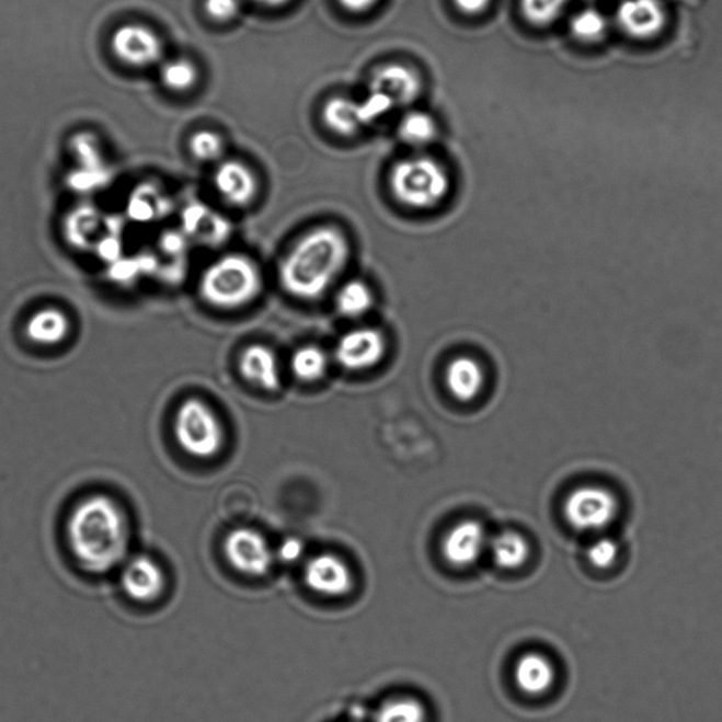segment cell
<instances>
[{"mask_svg":"<svg viewBox=\"0 0 722 722\" xmlns=\"http://www.w3.org/2000/svg\"><path fill=\"white\" fill-rule=\"evenodd\" d=\"M239 0H205V12L215 22L233 21L239 14Z\"/></svg>","mask_w":722,"mask_h":722,"instance_id":"cell-32","label":"cell"},{"mask_svg":"<svg viewBox=\"0 0 722 722\" xmlns=\"http://www.w3.org/2000/svg\"><path fill=\"white\" fill-rule=\"evenodd\" d=\"M608 27L607 19L597 9H584L574 14L570 22V32L583 43L601 41Z\"/></svg>","mask_w":722,"mask_h":722,"instance_id":"cell-27","label":"cell"},{"mask_svg":"<svg viewBox=\"0 0 722 722\" xmlns=\"http://www.w3.org/2000/svg\"><path fill=\"white\" fill-rule=\"evenodd\" d=\"M386 352V337L378 329L358 328L339 339L335 358L348 371H365L376 367Z\"/></svg>","mask_w":722,"mask_h":722,"instance_id":"cell-9","label":"cell"},{"mask_svg":"<svg viewBox=\"0 0 722 722\" xmlns=\"http://www.w3.org/2000/svg\"><path fill=\"white\" fill-rule=\"evenodd\" d=\"M490 538L478 520H463L444 540V557L451 566L469 568L489 549Z\"/></svg>","mask_w":722,"mask_h":722,"instance_id":"cell-14","label":"cell"},{"mask_svg":"<svg viewBox=\"0 0 722 722\" xmlns=\"http://www.w3.org/2000/svg\"><path fill=\"white\" fill-rule=\"evenodd\" d=\"M64 535L73 562L93 576L116 572L130 557L129 515L110 493L96 491L76 501L67 514Z\"/></svg>","mask_w":722,"mask_h":722,"instance_id":"cell-1","label":"cell"},{"mask_svg":"<svg viewBox=\"0 0 722 722\" xmlns=\"http://www.w3.org/2000/svg\"><path fill=\"white\" fill-rule=\"evenodd\" d=\"M620 557V547L611 538H598L594 540L587 550V558L594 568L610 569Z\"/></svg>","mask_w":722,"mask_h":722,"instance_id":"cell-30","label":"cell"},{"mask_svg":"<svg viewBox=\"0 0 722 722\" xmlns=\"http://www.w3.org/2000/svg\"><path fill=\"white\" fill-rule=\"evenodd\" d=\"M438 125L429 113L422 111L408 112L398 126V136L408 146L425 147L435 140Z\"/></svg>","mask_w":722,"mask_h":722,"instance_id":"cell-23","label":"cell"},{"mask_svg":"<svg viewBox=\"0 0 722 722\" xmlns=\"http://www.w3.org/2000/svg\"><path fill=\"white\" fill-rule=\"evenodd\" d=\"M484 371L471 357H458L446 368V385L460 401L474 400L484 385Z\"/></svg>","mask_w":722,"mask_h":722,"instance_id":"cell-18","label":"cell"},{"mask_svg":"<svg viewBox=\"0 0 722 722\" xmlns=\"http://www.w3.org/2000/svg\"><path fill=\"white\" fill-rule=\"evenodd\" d=\"M375 303L371 288L360 279H352L339 289L336 296V308L339 313L345 318L356 319L365 317Z\"/></svg>","mask_w":722,"mask_h":722,"instance_id":"cell-22","label":"cell"},{"mask_svg":"<svg viewBox=\"0 0 722 722\" xmlns=\"http://www.w3.org/2000/svg\"><path fill=\"white\" fill-rule=\"evenodd\" d=\"M224 552L230 566L245 576L262 577L273 566L274 554L263 535L238 528L226 537Z\"/></svg>","mask_w":722,"mask_h":722,"instance_id":"cell-7","label":"cell"},{"mask_svg":"<svg viewBox=\"0 0 722 722\" xmlns=\"http://www.w3.org/2000/svg\"><path fill=\"white\" fill-rule=\"evenodd\" d=\"M358 103H360V112L365 126L380 119L381 116H385L386 113L396 107L394 102L377 92H368L366 100Z\"/></svg>","mask_w":722,"mask_h":722,"instance_id":"cell-31","label":"cell"},{"mask_svg":"<svg viewBox=\"0 0 722 722\" xmlns=\"http://www.w3.org/2000/svg\"><path fill=\"white\" fill-rule=\"evenodd\" d=\"M239 371L250 385L265 391H277L282 386L278 362L272 348L263 345L245 347L239 358Z\"/></svg>","mask_w":722,"mask_h":722,"instance_id":"cell-16","label":"cell"},{"mask_svg":"<svg viewBox=\"0 0 722 722\" xmlns=\"http://www.w3.org/2000/svg\"><path fill=\"white\" fill-rule=\"evenodd\" d=\"M255 3L263 4V7L278 8L287 4L289 0H254Z\"/></svg>","mask_w":722,"mask_h":722,"instance_id":"cell-36","label":"cell"},{"mask_svg":"<svg viewBox=\"0 0 722 722\" xmlns=\"http://www.w3.org/2000/svg\"><path fill=\"white\" fill-rule=\"evenodd\" d=\"M27 336L38 345L61 343L70 333V319L57 308H44L34 313L26 326Z\"/></svg>","mask_w":722,"mask_h":722,"instance_id":"cell-20","label":"cell"},{"mask_svg":"<svg viewBox=\"0 0 722 722\" xmlns=\"http://www.w3.org/2000/svg\"><path fill=\"white\" fill-rule=\"evenodd\" d=\"M424 704L410 697L387 701L378 709L375 722H426Z\"/></svg>","mask_w":722,"mask_h":722,"instance_id":"cell-25","label":"cell"},{"mask_svg":"<svg viewBox=\"0 0 722 722\" xmlns=\"http://www.w3.org/2000/svg\"><path fill=\"white\" fill-rule=\"evenodd\" d=\"M263 289L262 273L252 259L226 254L205 268L199 282L204 301L220 309H238L253 302Z\"/></svg>","mask_w":722,"mask_h":722,"instance_id":"cell-3","label":"cell"},{"mask_svg":"<svg viewBox=\"0 0 722 722\" xmlns=\"http://www.w3.org/2000/svg\"><path fill=\"white\" fill-rule=\"evenodd\" d=\"M119 583L129 600L151 604L159 600L165 588L163 568L149 554L127 558L119 569Z\"/></svg>","mask_w":722,"mask_h":722,"instance_id":"cell-8","label":"cell"},{"mask_svg":"<svg viewBox=\"0 0 722 722\" xmlns=\"http://www.w3.org/2000/svg\"><path fill=\"white\" fill-rule=\"evenodd\" d=\"M164 87L174 92H186L193 90L198 82V68L185 58H176L164 64L160 72Z\"/></svg>","mask_w":722,"mask_h":722,"instance_id":"cell-26","label":"cell"},{"mask_svg":"<svg viewBox=\"0 0 722 722\" xmlns=\"http://www.w3.org/2000/svg\"><path fill=\"white\" fill-rule=\"evenodd\" d=\"M489 549L494 563L505 570L524 566L530 552L527 539L523 535L511 532V530L491 538Z\"/></svg>","mask_w":722,"mask_h":722,"instance_id":"cell-21","label":"cell"},{"mask_svg":"<svg viewBox=\"0 0 722 722\" xmlns=\"http://www.w3.org/2000/svg\"><path fill=\"white\" fill-rule=\"evenodd\" d=\"M291 370L294 376L303 382H316L321 380L328 370L326 353L317 346H303L298 348L291 357Z\"/></svg>","mask_w":722,"mask_h":722,"instance_id":"cell-24","label":"cell"},{"mask_svg":"<svg viewBox=\"0 0 722 722\" xmlns=\"http://www.w3.org/2000/svg\"><path fill=\"white\" fill-rule=\"evenodd\" d=\"M299 550H301V547H299L297 542H288L287 545H284L283 558L287 560L296 559L299 554Z\"/></svg>","mask_w":722,"mask_h":722,"instance_id":"cell-35","label":"cell"},{"mask_svg":"<svg viewBox=\"0 0 722 722\" xmlns=\"http://www.w3.org/2000/svg\"><path fill=\"white\" fill-rule=\"evenodd\" d=\"M303 577L313 593L325 597L346 596L353 587L351 569L335 554H318L309 560Z\"/></svg>","mask_w":722,"mask_h":722,"instance_id":"cell-13","label":"cell"},{"mask_svg":"<svg viewBox=\"0 0 722 722\" xmlns=\"http://www.w3.org/2000/svg\"><path fill=\"white\" fill-rule=\"evenodd\" d=\"M112 50L122 62L130 67L153 66L163 56L160 37L142 24H125L112 36Z\"/></svg>","mask_w":722,"mask_h":722,"instance_id":"cell-10","label":"cell"},{"mask_svg":"<svg viewBox=\"0 0 722 722\" xmlns=\"http://www.w3.org/2000/svg\"><path fill=\"white\" fill-rule=\"evenodd\" d=\"M322 121L329 130L339 136L351 137L357 135L363 123L360 103L346 96H333L322 107Z\"/></svg>","mask_w":722,"mask_h":722,"instance_id":"cell-19","label":"cell"},{"mask_svg":"<svg viewBox=\"0 0 722 722\" xmlns=\"http://www.w3.org/2000/svg\"><path fill=\"white\" fill-rule=\"evenodd\" d=\"M174 436L180 448L196 459L215 458L225 442L219 417L198 398H190L176 411Z\"/></svg>","mask_w":722,"mask_h":722,"instance_id":"cell-5","label":"cell"},{"mask_svg":"<svg viewBox=\"0 0 722 722\" xmlns=\"http://www.w3.org/2000/svg\"><path fill=\"white\" fill-rule=\"evenodd\" d=\"M618 513L616 495L597 485L574 490L564 503V517L582 532H601L610 527Z\"/></svg>","mask_w":722,"mask_h":722,"instance_id":"cell-6","label":"cell"},{"mask_svg":"<svg viewBox=\"0 0 722 722\" xmlns=\"http://www.w3.org/2000/svg\"><path fill=\"white\" fill-rule=\"evenodd\" d=\"M341 7L353 13H363L370 11L378 3V0H339Z\"/></svg>","mask_w":722,"mask_h":722,"instance_id":"cell-34","label":"cell"},{"mask_svg":"<svg viewBox=\"0 0 722 722\" xmlns=\"http://www.w3.org/2000/svg\"><path fill=\"white\" fill-rule=\"evenodd\" d=\"M368 91L381 93L396 106L411 105L422 92V78L414 68L390 62L371 73Z\"/></svg>","mask_w":722,"mask_h":722,"instance_id":"cell-11","label":"cell"},{"mask_svg":"<svg viewBox=\"0 0 722 722\" xmlns=\"http://www.w3.org/2000/svg\"><path fill=\"white\" fill-rule=\"evenodd\" d=\"M514 676L520 690L529 696H540L552 689L557 671L547 656L530 652L519 657Z\"/></svg>","mask_w":722,"mask_h":722,"instance_id":"cell-17","label":"cell"},{"mask_svg":"<svg viewBox=\"0 0 722 722\" xmlns=\"http://www.w3.org/2000/svg\"><path fill=\"white\" fill-rule=\"evenodd\" d=\"M390 190L398 203L408 208H435L448 194L449 176L438 161L411 157L392 167Z\"/></svg>","mask_w":722,"mask_h":722,"instance_id":"cell-4","label":"cell"},{"mask_svg":"<svg viewBox=\"0 0 722 722\" xmlns=\"http://www.w3.org/2000/svg\"><path fill=\"white\" fill-rule=\"evenodd\" d=\"M616 16L621 31L637 41L656 37L667 21L661 0H622Z\"/></svg>","mask_w":722,"mask_h":722,"instance_id":"cell-12","label":"cell"},{"mask_svg":"<svg viewBox=\"0 0 722 722\" xmlns=\"http://www.w3.org/2000/svg\"><path fill=\"white\" fill-rule=\"evenodd\" d=\"M190 150L196 160L210 163L222 159L225 142L222 137L213 130H199L190 139Z\"/></svg>","mask_w":722,"mask_h":722,"instance_id":"cell-29","label":"cell"},{"mask_svg":"<svg viewBox=\"0 0 722 722\" xmlns=\"http://www.w3.org/2000/svg\"><path fill=\"white\" fill-rule=\"evenodd\" d=\"M491 0H454L455 7L463 14L475 16L489 8Z\"/></svg>","mask_w":722,"mask_h":722,"instance_id":"cell-33","label":"cell"},{"mask_svg":"<svg viewBox=\"0 0 722 722\" xmlns=\"http://www.w3.org/2000/svg\"><path fill=\"white\" fill-rule=\"evenodd\" d=\"M568 0H520V12L532 26L543 27L557 21Z\"/></svg>","mask_w":722,"mask_h":722,"instance_id":"cell-28","label":"cell"},{"mask_svg":"<svg viewBox=\"0 0 722 722\" xmlns=\"http://www.w3.org/2000/svg\"><path fill=\"white\" fill-rule=\"evenodd\" d=\"M214 185L226 203L244 208L253 203L259 184L255 175L242 161L228 160L215 171Z\"/></svg>","mask_w":722,"mask_h":722,"instance_id":"cell-15","label":"cell"},{"mask_svg":"<svg viewBox=\"0 0 722 722\" xmlns=\"http://www.w3.org/2000/svg\"><path fill=\"white\" fill-rule=\"evenodd\" d=\"M351 259L345 233L319 226L302 236L279 265V283L294 298L313 301L335 284Z\"/></svg>","mask_w":722,"mask_h":722,"instance_id":"cell-2","label":"cell"}]
</instances>
